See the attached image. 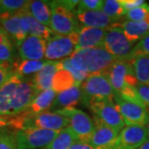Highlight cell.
<instances>
[{"label": "cell", "instance_id": "277c9868", "mask_svg": "<svg viewBox=\"0 0 149 149\" xmlns=\"http://www.w3.org/2000/svg\"><path fill=\"white\" fill-rule=\"evenodd\" d=\"M60 132L37 128H27L15 131L17 149L45 148L56 139Z\"/></svg>", "mask_w": 149, "mask_h": 149}, {"label": "cell", "instance_id": "d6986e66", "mask_svg": "<svg viewBox=\"0 0 149 149\" xmlns=\"http://www.w3.org/2000/svg\"><path fill=\"white\" fill-rule=\"evenodd\" d=\"M76 16L85 27L107 29L118 22L100 10L76 11Z\"/></svg>", "mask_w": 149, "mask_h": 149}, {"label": "cell", "instance_id": "5bb4252c", "mask_svg": "<svg viewBox=\"0 0 149 149\" xmlns=\"http://www.w3.org/2000/svg\"><path fill=\"white\" fill-rule=\"evenodd\" d=\"M94 132L85 141V143L94 149L110 148L120 132L104 124L96 117H94Z\"/></svg>", "mask_w": 149, "mask_h": 149}, {"label": "cell", "instance_id": "cb8c5ba5", "mask_svg": "<svg viewBox=\"0 0 149 149\" xmlns=\"http://www.w3.org/2000/svg\"><path fill=\"white\" fill-rule=\"evenodd\" d=\"M27 10L36 20L42 23L43 25L50 27L52 13L46 1H29L27 6Z\"/></svg>", "mask_w": 149, "mask_h": 149}, {"label": "cell", "instance_id": "484cf974", "mask_svg": "<svg viewBox=\"0 0 149 149\" xmlns=\"http://www.w3.org/2000/svg\"><path fill=\"white\" fill-rule=\"evenodd\" d=\"M61 68L68 70L73 75L75 80V86H81L83 82L90 75L79 63H77L74 59L71 57L65 58L61 61Z\"/></svg>", "mask_w": 149, "mask_h": 149}, {"label": "cell", "instance_id": "7402d4cb", "mask_svg": "<svg viewBox=\"0 0 149 149\" xmlns=\"http://www.w3.org/2000/svg\"><path fill=\"white\" fill-rule=\"evenodd\" d=\"M56 97V93L52 89L40 92L32 100L31 104L23 113V114L26 116H33L44 112H47L53 104Z\"/></svg>", "mask_w": 149, "mask_h": 149}, {"label": "cell", "instance_id": "f1b7e54d", "mask_svg": "<svg viewBox=\"0 0 149 149\" xmlns=\"http://www.w3.org/2000/svg\"><path fill=\"white\" fill-rule=\"evenodd\" d=\"M14 50L11 39L5 31L0 27V62L14 64Z\"/></svg>", "mask_w": 149, "mask_h": 149}, {"label": "cell", "instance_id": "f6af8a7d", "mask_svg": "<svg viewBox=\"0 0 149 149\" xmlns=\"http://www.w3.org/2000/svg\"><path fill=\"white\" fill-rule=\"evenodd\" d=\"M2 64H3V63H2V62H0V65H1Z\"/></svg>", "mask_w": 149, "mask_h": 149}, {"label": "cell", "instance_id": "d590c367", "mask_svg": "<svg viewBox=\"0 0 149 149\" xmlns=\"http://www.w3.org/2000/svg\"><path fill=\"white\" fill-rule=\"evenodd\" d=\"M149 13V5L144 3L143 5L135 8L125 13V17L128 21L143 22Z\"/></svg>", "mask_w": 149, "mask_h": 149}, {"label": "cell", "instance_id": "d6a6232c", "mask_svg": "<svg viewBox=\"0 0 149 149\" xmlns=\"http://www.w3.org/2000/svg\"><path fill=\"white\" fill-rule=\"evenodd\" d=\"M24 118L22 114L17 116H4L0 115V130L13 129L14 131L23 128Z\"/></svg>", "mask_w": 149, "mask_h": 149}, {"label": "cell", "instance_id": "30bf717a", "mask_svg": "<svg viewBox=\"0 0 149 149\" xmlns=\"http://www.w3.org/2000/svg\"><path fill=\"white\" fill-rule=\"evenodd\" d=\"M39 93L32 77H23L11 99V116L23 113Z\"/></svg>", "mask_w": 149, "mask_h": 149}, {"label": "cell", "instance_id": "8fae6325", "mask_svg": "<svg viewBox=\"0 0 149 149\" xmlns=\"http://www.w3.org/2000/svg\"><path fill=\"white\" fill-rule=\"evenodd\" d=\"M22 115L24 118L23 128H37L60 132L70 126L68 118L53 112H44L33 116H26L23 113Z\"/></svg>", "mask_w": 149, "mask_h": 149}, {"label": "cell", "instance_id": "83f0119b", "mask_svg": "<svg viewBox=\"0 0 149 149\" xmlns=\"http://www.w3.org/2000/svg\"><path fill=\"white\" fill-rule=\"evenodd\" d=\"M47 60L41 61H31V60H22L21 61L13 64V71L22 77L36 74L42 69L46 65Z\"/></svg>", "mask_w": 149, "mask_h": 149}, {"label": "cell", "instance_id": "ffe728a7", "mask_svg": "<svg viewBox=\"0 0 149 149\" xmlns=\"http://www.w3.org/2000/svg\"><path fill=\"white\" fill-rule=\"evenodd\" d=\"M61 68V61H47L42 69L34 74L32 80L38 92L52 89L54 75Z\"/></svg>", "mask_w": 149, "mask_h": 149}, {"label": "cell", "instance_id": "603a6c76", "mask_svg": "<svg viewBox=\"0 0 149 149\" xmlns=\"http://www.w3.org/2000/svg\"><path fill=\"white\" fill-rule=\"evenodd\" d=\"M124 36L130 42L134 43L139 40L149 36V26L145 21L143 22H123L119 24Z\"/></svg>", "mask_w": 149, "mask_h": 149}, {"label": "cell", "instance_id": "7bdbcfd3", "mask_svg": "<svg viewBox=\"0 0 149 149\" xmlns=\"http://www.w3.org/2000/svg\"><path fill=\"white\" fill-rule=\"evenodd\" d=\"M146 130H147V133H148V137H149V121L148 123V124L146 125Z\"/></svg>", "mask_w": 149, "mask_h": 149}, {"label": "cell", "instance_id": "d4e9b609", "mask_svg": "<svg viewBox=\"0 0 149 149\" xmlns=\"http://www.w3.org/2000/svg\"><path fill=\"white\" fill-rule=\"evenodd\" d=\"M75 86V80L68 70L61 68L56 71L52 80V89L56 93H61Z\"/></svg>", "mask_w": 149, "mask_h": 149}, {"label": "cell", "instance_id": "52a82bcc", "mask_svg": "<svg viewBox=\"0 0 149 149\" xmlns=\"http://www.w3.org/2000/svg\"><path fill=\"white\" fill-rule=\"evenodd\" d=\"M55 113H59L69 119L70 127L79 141H82L85 143L94 132V121L85 112L77 109L74 107L67 108Z\"/></svg>", "mask_w": 149, "mask_h": 149}, {"label": "cell", "instance_id": "9c48e42d", "mask_svg": "<svg viewBox=\"0 0 149 149\" xmlns=\"http://www.w3.org/2000/svg\"><path fill=\"white\" fill-rule=\"evenodd\" d=\"M88 108L95 114V117L108 126L119 132L125 128V123L113 100L95 102Z\"/></svg>", "mask_w": 149, "mask_h": 149}, {"label": "cell", "instance_id": "e0dca14e", "mask_svg": "<svg viewBox=\"0 0 149 149\" xmlns=\"http://www.w3.org/2000/svg\"><path fill=\"white\" fill-rule=\"evenodd\" d=\"M19 14H20L22 27L27 36L32 35V36H35V37H42L47 41L49 38H51L56 34L50 27L43 25L42 23L36 20L29 13L27 8L20 12Z\"/></svg>", "mask_w": 149, "mask_h": 149}, {"label": "cell", "instance_id": "e575fe53", "mask_svg": "<svg viewBox=\"0 0 149 149\" xmlns=\"http://www.w3.org/2000/svg\"><path fill=\"white\" fill-rule=\"evenodd\" d=\"M142 56H149V36L142 39L132 49L128 61H131L133 59Z\"/></svg>", "mask_w": 149, "mask_h": 149}, {"label": "cell", "instance_id": "7c38bea8", "mask_svg": "<svg viewBox=\"0 0 149 149\" xmlns=\"http://www.w3.org/2000/svg\"><path fill=\"white\" fill-rule=\"evenodd\" d=\"M75 52V44L70 35L55 34L47 41L45 57L48 61L70 57Z\"/></svg>", "mask_w": 149, "mask_h": 149}, {"label": "cell", "instance_id": "8992f818", "mask_svg": "<svg viewBox=\"0 0 149 149\" xmlns=\"http://www.w3.org/2000/svg\"><path fill=\"white\" fill-rule=\"evenodd\" d=\"M133 45L124 36L119 24L116 23L106 29L102 47L117 59L128 60Z\"/></svg>", "mask_w": 149, "mask_h": 149}, {"label": "cell", "instance_id": "6da1fadb", "mask_svg": "<svg viewBox=\"0 0 149 149\" xmlns=\"http://www.w3.org/2000/svg\"><path fill=\"white\" fill-rule=\"evenodd\" d=\"M70 57L79 63L89 74L104 73L118 60L103 47L75 51Z\"/></svg>", "mask_w": 149, "mask_h": 149}, {"label": "cell", "instance_id": "2e32d148", "mask_svg": "<svg viewBox=\"0 0 149 149\" xmlns=\"http://www.w3.org/2000/svg\"><path fill=\"white\" fill-rule=\"evenodd\" d=\"M46 47L47 40L28 35L17 48L22 60L41 61L45 57Z\"/></svg>", "mask_w": 149, "mask_h": 149}, {"label": "cell", "instance_id": "5b68a950", "mask_svg": "<svg viewBox=\"0 0 149 149\" xmlns=\"http://www.w3.org/2000/svg\"><path fill=\"white\" fill-rule=\"evenodd\" d=\"M103 74L106 75L114 94L119 93L126 85L135 86L138 82L132 62L128 60L118 59Z\"/></svg>", "mask_w": 149, "mask_h": 149}, {"label": "cell", "instance_id": "f546056e", "mask_svg": "<svg viewBox=\"0 0 149 149\" xmlns=\"http://www.w3.org/2000/svg\"><path fill=\"white\" fill-rule=\"evenodd\" d=\"M134 74L139 83L149 86V56H142L131 61Z\"/></svg>", "mask_w": 149, "mask_h": 149}, {"label": "cell", "instance_id": "44dd1931", "mask_svg": "<svg viewBox=\"0 0 149 149\" xmlns=\"http://www.w3.org/2000/svg\"><path fill=\"white\" fill-rule=\"evenodd\" d=\"M80 101H81V87L73 86L67 91L59 93L48 111L55 113L67 108H74Z\"/></svg>", "mask_w": 149, "mask_h": 149}, {"label": "cell", "instance_id": "74e56055", "mask_svg": "<svg viewBox=\"0 0 149 149\" xmlns=\"http://www.w3.org/2000/svg\"><path fill=\"white\" fill-rule=\"evenodd\" d=\"M135 88L141 100L143 103L144 106L146 107V109L149 113V86L139 83L138 81L135 85Z\"/></svg>", "mask_w": 149, "mask_h": 149}, {"label": "cell", "instance_id": "ac0fdd59", "mask_svg": "<svg viewBox=\"0 0 149 149\" xmlns=\"http://www.w3.org/2000/svg\"><path fill=\"white\" fill-rule=\"evenodd\" d=\"M0 24L11 40L18 47L27 35L23 31L21 25L19 13L13 15L0 16Z\"/></svg>", "mask_w": 149, "mask_h": 149}, {"label": "cell", "instance_id": "3957f363", "mask_svg": "<svg viewBox=\"0 0 149 149\" xmlns=\"http://www.w3.org/2000/svg\"><path fill=\"white\" fill-rule=\"evenodd\" d=\"M48 3L52 13L50 28L56 34L69 35L80 29L76 11L65 8L59 3L58 1H51Z\"/></svg>", "mask_w": 149, "mask_h": 149}, {"label": "cell", "instance_id": "4316f807", "mask_svg": "<svg viewBox=\"0 0 149 149\" xmlns=\"http://www.w3.org/2000/svg\"><path fill=\"white\" fill-rule=\"evenodd\" d=\"M76 141L79 140L69 126L61 130L56 139L44 149H69Z\"/></svg>", "mask_w": 149, "mask_h": 149}, {"label": "cell", "instance_id": "7a4b0ae2", "mask_svg": "<svg viewBox=\"0 0 149 149\" xmlns=\"http://www.w3.org/2000/svg\"><path fill=\"white\" fill-rule=\"evenodd\" d=\"M81 102L86 107L104 100H113L114 91L105 74H90L81 85Z\"/></svg>", "mask_w": 149, "mask_h": 149}, {"label": "cell", "instance_id": "1f68e13d", "mask_svg": "<svg viewBox=\"0 0 149 149\" xmlns=\"http://www.w3.org/2000/svg\"><path fill=\"white\" fill-rule=\"evenodd\" d=\"M101 11L109 17L118 22L122 16L125 15L119 0H106L103 1Z\"/></svg>", "mask_w": 149, "mask_h": 149}, {"label": "cell", "instance_id": "836d02e7", "mask_svg": "<svg viewBox=\"0 0 149 149\" xmlns=\"http://www.w3.org/2000/svg\"><path fill=\"white\" fill-rule=\"evenodd\" d=\"M0 149H17L14 130H0Z\"/></svg>", "mask_w": 149, "mask_h": 149}, {"label": "cell", "instance_id": "9a60e30c", "mask_svg": "<svg viewBox=\"0 0 149 149\" xmlns=\"http://www.w3.org/2000/svg\"><path fill=\"white\" fill-rule=\"evenodd\" d=\"M105 31L106 29L102 28L81 27L75 32L77 39L75 51L102 47Z\"/></svg>", "mask_w": 149, "mask_h": 149}, {"label": "cell", "instance_id": "f35d334b", "mask_svg": "<svg viewBox=\"0 0 149 149\" xmlns=\"http://www.w3.org/2000/svg\"><path fill=\"white\" fill-rule=\"evenodd\" d=\"M13 68L10 64L8 63H3L0 65V88L3 85L11 75L13 74Z\"/></svg>", "mask_w": 149, "mask_h": 149}, {"label": "cell", "instance_id": "ab89813d", "mask_svg": "<svg viewBox=\"0 0 149 149\" xmlns=\"http://www.w3.org/2000/svg\"><path fill=\"white\" fill-rule=\"evenodd\" d=\"M119 2L125 13L128 11L132 10L133 8H138L145 3V1L143 0H119Z\"/></svg>", "mask_w": 149, "mask_h": 149}, {"label": "cell", "instance_id": "60d3db41", "mask_svg": "<svg viewBox=\"0 0 149 149\" xmlns=\"http://www.w3.org/2000/svg\"><path fill=\"white\" fill-rule=\"evenodd\" d=\"M69 149H94L91 148L90 145L85 143L82 141H76L70 146Z\"/></svg>", "mask_w": 149, "mask_h": 149}, {"label": "cell", "instance_id": "ee69618b", "mask_svg": "<svg viewBox=\"0 0 149 149\" xmlns=\"http://www.w3.org/2000/svg\"><path fill=\"white\" fill-rule=\"evenodd\" d=\"M144 21L146 22L147 23H148V25L149 26V13H148V15H147V17H146V18H145V20Z\"/></svg>", "mask_w": 149, "mask_h": 149}, {"label": "cell", "instance_id": "8d00e7d4", "mask_svg": "<svg viewBox=\"0 0 149 149\" xmlns=\"http://www.w3.org/2000/svg\"><path fill=\"white\" fill-rule=\"evenodd\" d=\"M103 1L101 0H82L80 1L76 11H101Z\"/></svg>", "mask_w": 149, "mask_h": 149}, {"label": "cell", "instance_id": "b9f144b4", "mask_svg": "<svg viewBox=\"0 0 149 149\" xmlns=\"http://www.w3.org/2000/svg\"><path fill=\"white\" fill-rule=\"evenodd\" d=\"M138 149H149V139H148Z\"/></svg>", "mask_w": 149, "mask_h": 149}, {"label": "cell", "instance_id": "4fadbf2b", "mask_svg": "<svg viewBox=\"0 0 149 149\" xmlns=\"http://www.w3.org/2000/svg\"><path fill=\"white\" fill-rule=\"evenodd\" d=\"M148 139V133L143 126H127L120 131L109 149H138Z\"/></svg>", "mask_w": 149, "mask_h": 149}, {"label": "cell", "instance_id": "4dcf8cb0", "mask_svg": "<svg viewBox=\"0 0 149 149\" xmlns=\"http://www.w3.org/2000/svg\"><path fill=\"white\" fill-rule=\"evenodd\" d=\"M28 3L25 0H0V16L17 14L24 10Z\"/></svg>", "mask_w": 149, "mask_h": 149}, {"label": "cell", "instance_id": "ba28073f", "mask_svg": "<svg viewBox=\"0 0 149 149\" xmlns=\"http://www.w3.org/2000/svg\"><path fill=\"white\" fill-rule=\"evenodd\" d=\"M113 101L117 105L125 125L146 127L149 121V113L145 107L128 101L117 94H114Z\"/></svg>", "mask_w": 149, "mask_h": 149}, {"label": "cell", "instance_id": "bcb514c9", "mask_svg": "<svg viewBox=\"0 0 149 149\" xmlns=\"http://www.w3.org/2000/svg\"><path fill=\"white\" fill-rule=\"evenodd\" d=\"M103 149H109V148H103Z\"/></svg>", "mask_w": 149, "mask_h": 149}]
</instances>
